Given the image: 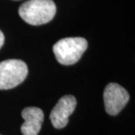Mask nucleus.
<instances>
[{"instance_id": "3", "label": "nucleus", "mask_w": 135, "mask_h": 135, "mask_svg": "<svg viewBox=\"0 0 135 135\" xmlns=\"http://www.w3.org/2000/svg\"><path fill=\"white\" fill-rule=\"evenodd\" d=\"M28 68L21 60L10 59L0 62V90H10L22 83L27 76Z\"/></svg>"}, {"instance_id": "4", "label": "nucleus", "mask_w": 135, "mask_h": 135, "mask_svg": "<svg viewBox=\"0 0 135 135\" xmlns=\"http://www.w3.org/2000/svg\"><path fill=\"white\" fill-rule=\"evenodd\" d=\"M129 101V94L118 83H109L104 91L105 110L108 114L115 116L119 113Z\"/></svg>"}, {"instance_id": "2", "label": "nucleus", "mask_w": 135, "mask_h": 135, "mask_svg": "<svg viewBox=\"0 0 135 135\" xmlns=\"http://www.w3.org/2000/svg\"><path fill=\"white\" fill-rule=\"evenodd\" d=\"M87 47L88 42L84 38L69 37L56 42L53 47V51L59 63L73 65L80 60Z\"/></svg>"}, {"instance_id": "5", "label": "nucleus", "mask_w": 135, "mask_h": 135, "mask_svg": "<svg viewBox=\"0 0 135 135\" xmlns=\"http://www.w3.org/2000/svg\"><path fill=\"white\" fill-rule=\"evenodd\" d=\"M76 106V99L74 96L67 95L59 99L50 113V120L55 128H64L69 123V116Z\"/></svg>"}, {"instance_id": "1", "label": "nucleus", "mask_w": 135, "mask_h": 135, "mask_svg": "<svg viewBox=\"0 0 135 135\" xmlns=\"http://www.w3.org/2000/svg\"><path fill=\"white\" fill-rule=\"evenodd\" d=\"M56 13L53 0H28L18 9V14L27 24L40 26L50 22Z\"/></svg>"}, {"instance_id": "6", "label": "nucleus", "mask_w": 135, "mask_h": 135, "mask_svg": "<svg viewBox=\"0 0 135 135\" xmlns=\"http://www.w3.org/2000/svg\"><path fill=\"white\" fill-rule=\"evenodd\" d=\"M21 116L25 122L21 126L23 135H38L44 120V113L38 107H26L22 110Z\"/></svg>"}, {"instance_id": "7", "label": "nucleus", "mask_w": 135, "mask_h": 135, "mask_svg": "<svg viewBox=\"0 0 135 135\" xmlns=\"http://www.w3.org/2000/svg\"><path fill=\"white\" fill-rule=\"evenodd\" d=\"M4 43V35L3 33V32L0 30V48L3 47Z\"/></svg>"}]
</instances>
